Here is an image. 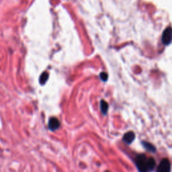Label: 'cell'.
I'll use <instances>...</instances> for the list:
<instances>
[{
  "label": "cell",
  "mask_w": 172,
  "mask_h": 172,
  "mask_svg": "<svg viewBox=\"0 0 172 172\" xmlns=\"http://www.w3.org/2000/svg\"><path fill=\"white\" fill-rule=\"evenodd\" d=\"M136 167L139 172H147L153 170L155 165V161L153 158H147L145 155H140L135 159Z\"/></svg>",
  "instance_id": "cell-1"
},
{
  "label": "cell",
  "mask_w": 172,
  "mask_h": 172,
  "mask_svg": "<svg viewBox=\"0 0 172 172\" xmlns=\"http://www.w3.org/2000/svg\"><path fill=\"white\" fill-rule=\"evenodd\" d=\"M171 164L167 159H163L159 163L157 172H170Z\"/></svg>",
  "instance_id": "cell-2"
},
{
  "label": "cell",
  "mask_w": 172,
  "mask_h": 172,
  "mask_svg": "<svg viewBox=\"0 0 172 172\" xmlns=\"http://www.w3.org/2000/svg\"><path fill=\"white\" fill-rule=\"evenodd\" d=\"M60 122L57 118L55 117H51L49 121L48 124V128L51 131H55L57 129H59L60 127Z\"/></svg>",
  "instance_id": "cell-3"
},
{
  "label": "cell",
  "mask_w": 172,
  "mask_h": 172,
  "mask_svg": "<svg viewBox=\"0 0 172 172\" xmlns=\"http://www.w3.org/2000/svg\"><path fill=\"white\" fill-rule=\"evenodd\" d=\"M172 39V29L171 28H167L163 32V42L165 45H168Z\"/></svg>",
  "instance_id": "cell-4"
},
{
  "label": "cell",
  "mask_w": 172,
  "mask_h": 172,
  "mask_svg": "<svg viewBox=\"0 0 172 172\" xmlns=\"http://www.w3.org/2000/svg\"><path fill=\"white\" fill-rule=\"evenodd\" d=\"M134 138H135V134L133 132L129 131L127 133H126L123 136V140L126 143L130 144L133 141Z\"/></svg>",
  "instance_id": "cell-5"
},
{
  "label": "cell",
  "mask_w": 172,
  "mask_h": 172,
  "mask_svg": "<svg viewBox=\"0 0 172 172\" xmlns=\"http://www.w3.org/2000/svg\"><path fill=\"white\" fill-rule=\"evenodd\" d=\"M49 78V74L47 72H44L40 77V79H39V82L41 85H45V83L47 82V81L48 80Z\"/></svg>",
  "instance_id": "cell-6"
},
{
  "label": "cell",
  "mask_w": 172,
  "mask_h": 172,
  "mask_svg": "<svg viewBox=\"0 0 172 172\" xmlns=\"http://www.w3.org/2000/svg\"><path fill=\"white\" fill-rule=\"evenodd\" d=\"M100 108H101V111L103 114H106L108 111V105L106 101H101L100 103Z\"/></svg>",
  "instance_id": "cell-7"
},
{
  "label": "cell",
  "mask_w": 172,
  "mask_h": 172,
  "mask_svg": "<svg viewBox=\"0 0 172 172\" xmlns=\"http://www.w3.org/2000/svg\"><path fill=\"white\" fill-rule=\"evenodd\" d=\"M143 145L145 147V148L147 150H148L149 151H151V152H155V149L153 145H152L149 143H145V142H143Z\"/></svg>",
  "instance_id": "cell-8"
},
{
  "label": "cell",
  "mask_w": 172,
  "mask_h": 172,
  "mask_svg": "<svg viewBox=\"0 0 172 172\" xmlns=\"http://www.w3.org/2000/svg\"><path fill=\"white\" fill-rule=\"evenodd\" d=\"M100 78L101 80L103 81V82H105V81H106L108 79V75L106 73H101L100 74Z\"/></svg>",
  "instance_id": "cell-9"
},
{
  "label": "cell",
  "mask_w": 172,
  "mask_h": 172,
  "mask_svg": "<svg viewBox=\"0 0 172 172\" xmlns=\"http://www.w3.org/2000/svg\"><path fill=\"white\" fill-rule=\"evenodd\" d=\"M106 172H110V171H106Z\"/></svg>",
  "instance_id": "cell-10"
}]
</instances>
